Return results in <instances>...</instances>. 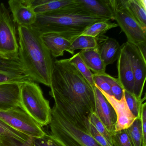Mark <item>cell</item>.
Returning <instances> with one entry per match:
<instances>
[{"instance_id":"6da1fadb","label":"cell","mask_w":146,"mask_h":146,"mask_svg":"<svg viewBox=\"0 0 146 146\" xmlns=\"http://www.w3.org/2000/svg\"><path fill=\"white\" fill-rule=\"evenodd\" d=\"M94 87L69 58L54 61L49 94L54 105L70 121L88 133L90 117L95 110Z\"/></svg>"},{"instance_id":"7a4b0ae2","label":"cell","mask_w":146,"mask_h":146,"mask_svg":"<svg viewBox=\"0 0 146 146\" xmlns=\"http://www.w3.org/2000/svg\"><path fill=\"white\" fill-rule=\"evenodd\" d=\"M110 21L94 15L75 0L71 5L54 11L37 15L31 27L40 35L58 33L72 42L93 24Z\"/></svg>"},{"instance_id":"3957f363","label":"cell","mask_w":146,"mask_h":146,"mask_svg":"<svg viewBox=\"0 0 146 146\" xmlns=\"http://www.w3.org/2000/svg\"><path fill=\"white\" fill-rule=\"evenodd\" d=\"M19 55L32 80L50 87L53 58L40 34L32 27L18 26Z\"/></svg>"},{"instance_id":"277c9868","label":"cell","mask_w":146,"mask_h":146,"mask_svg":"<svg viewBox=\"0 0 146 146\" xmlns=\"http://www.w3.org/2000/svg\"><path fill=\"white\" fill-rule=\"evenodd\" d=\"M51 135L62 146H101L89 133L70 121L54 105L51 111Z\"/></svg>"},{"instance_id":"5b68a950","label":"cell","mask_w":146,"mask_h":146,"mask_svg":"<svg viewBox=\"0 0 146 146\" xmlns=\"http://www.w3.org/2000/svg\"><path fill=\"white\" fill-rule=\"evenodd\" d=\"M20 103L21 108L41 127L49 124L52 109L37 83L30 81L21 84Z\"/></svg>"},{"instance_id":"8992f818","label":"cell","mask_w":146,"mask_h":146,"mask_svg":"<svg viewBox=\"0 0 146 146\" xmlns=\"http://www.w3.org/2000/svg\"><path fill=\"white\" fill-rule=\"evenodd\" d=\"M114 20L124 33L129 43L137 45L146 42V29H144L130 15L122 0H109Z\"/></svg>"},{"instance_id":"52a82bcc","label":"cell","mask_w":146,"mask_h":146,"mask_svg":"<svg viewBox=\"0 0 146 146\" xmlns=\"http://www.w3.org/2000/svg\"><path fill=\"white\" fill-rule=\"evenodd\" d=\"M0 119L32 138L42 137L46 134L41 126L20 107L0 110Z\"/></svg>"},{"instance_id":"ba28073f","label":"cell","mask_w":146,"mask_h":146,"mask_svg":"<svg viewBox=\"0 0 146 146\" xmlns=\"http://www.w3.org/2000/svg\"><path fill=\"white\" fill-rule=\"evenodd\" d=\"M16 24L5 4L0 5V53L12 55L18 54V39Z\"/></svg>"},{"instance_id":"9c48e42d","label":"cell","mask_w":146,"mask_h":146,"mask_svg":"<svg viewBox=\"0 0 146 146\" xmlns=\"http://www.w3.org/2000/svg\"><path fill=\"white\" fill-rule=\"evenodd\" d=\"M32 81L17 54L0 53V84Z\"/></svg>"},{"instance_id":"30bf717a","label":"cell","mask_w":146,"mask_h":146,"mask_svg":"<svg viewBox=\"0 0 146 146\" xmlns=\"http://www.w3.org/2000/svg\"><path fill=\"white\" fill-rule=\"evenodd\" d=\"M130 56L134 77L133 95L137 99L142 98L146 78V60L135 44L126 42Z\"/></svg>"},{"instance_id":"8fae6325","label":"cell","mask_w":146,"mask_h":146,"mask_svg":"<svg viewBox=\"0 0 146 146\" xmlns=\"http://www.w3.org/2000/svg\"><path fill=\"white\" fill-rule=\"evenodd\" d=\"M95 113L111 135L116 132L117 117L112 106L95 85Z\"/></svg>"},{"instance_id":"7c38bea8","label":"cell","mask_w":146,"mask_h":146,"mask_svg":"<svg viewBox=\"0 0 146 146\" xmlns=\"http://www.w3.org/2000/svg\"><path fill=\"white\" fill-rule=\"evenodd\" d=\"M117 60L118 80L124 90L133 94L134 74L127 42L121 46Z\"/></svg>"},{"instance_id":"4fadbf2b","label":"cell","mask_w":146,"mask_h":146,"mask_svg":"<svg viewBox=\"0 0 146 146\" xmlns=\"http://www.w3.org/2000/svg\"><path fill=\"white\" fill-rule=\"evenodd\" d=\"M8 3L13 19L18 26L30 27L35 23L37 15L30 0H10Z\"/></svg>"},{"instance_id":"5bb4252c","label":"cell","mask_w":146,"mask_h":146,"mask_svg":"<svg viewBox=\"0 0 146 146\" xmlns=\"http://www.w3.org/2000/svg\"><path fill=\"white\" fill-rule=\"evenodd\" d=\"M99 90L112 106L116 113L117 117L116 131L125 130L129 128L136 118L128 108L124 94L121 100H118L112 96L109 95L101 90Z\"/></svg>"},{"instance_id":"9a60e30c","label":"cell","mask_w":146,"mask_h":146,"mask_svg":"<svg viewBox=\"0 0 146 146\" xmlns=\"http://www.w3.org/2000/svg\"><path fill=\"white\" fill-rule=\"evenodd\" d=\"M21 83H9L0 84V110L21 108L20 89Z\"/></svg>"},{"instance_id":"2e32d148","label":"cell","mask_w":146,"mask_h":146,"mask_svg":"<svg viewBox=\"0 0 146 146\" xmlns=\"http://www.w3.org/2000/svg\"><path fill=\"white\" fill-rule=\"evenodd\" d=\"M97 39L101 58L105 66L111 64L117 60L121 46L117 40L103 35Z\"/></svg>"},{"instance_id":"e0dca14e","label":"cell","mask_w":146,"mask_h":146,"mask_svg":"<svg viewBox=\"0 0 146 146\" xmlns=\"http://www.w3.org/2000/svg\"><path fill=\"white\" fill-rule=\"evenodd\" d=\"M41 39L52 58L63 56L71 42L58 33H46L40 35Z\"/></svg>"},{"instance_id":"ac0fdd59","label":"cell","mask_w":146,"mask_h":146,"mask_svg":"<svg viewBox=\"0 0 146 146\" xmlns=\"http://www.w3.org/2000/svg\"><path fill=\"white\" fill-rule=\"evenodd\" d=\"M77 1L94 15L110 21L114 20L109 0H77Z\"/></svg>"},{"instance_id":"d6986e66","label":"cell","mask_w":146,"mask_h":146,"mask_svg":"<svg viewBox=\"0 0 146 146\" xmlns=\"http://www.w3.org/2000/svg\"><path fill=\"white\" fill-rule=\"evenodd\" d=\"M79 53L84 62L94 74L100 75L106 72V66L101 58L98 47L81 50Z\"/></svg>"},{"instance_id":"ffe728a7","label":"cell","mask_w":146,"mask_h":146,"mask_svg":"<svg viewBox=\"0 0 146 146\" xmlns=\"http://www.w3.org/2000/svg\"><path fill=\"white\" fill-rule=\"evenodd\" d=\"M31 4L36 15L54 11L74 3L75 0H30Z\"/></svg>"},{"instance_id":"44dd1931","label":"cell","mask_w":146,"mask_h":146,"mask_svg":"<svg viewBox=\"0 0 146 146\" xmlns=\"http://www.w3.org/2000/svg\"><path fill=\"white\" fill-rule=\"evenodd\" d=\"M130 15L144 29H146V0H122Z\"/></svg>"},{"instance_id":"7402d4cb","label":"cell","mask_w":146,"mask_h":146,"mask_svg":"<svg viewBox=\"0 0 146 146\" xmlns=\"http://www.w3.org/2000/svg\"><path fill=\"white\" fill-rule=\"evenodd\" d=\"M98 47L97 38L87 35H80L75 38L71 43L66 52L74 55L78 49L85 50Z\"/></svg>"},{"instance_id":"603a6c76","label":"cell","mask_w":146,"mask_h":146,"mask_svg":"<svg viewBox=\"0 0 146 146\" xmlns=\"http://www.w3.org/2000/svg\"><path fill=\"white\" fill-rule=\"evenodd\" d=\"M117 24L111 21H102L93 24L87 28L80 35H87L98 38L109 30L118 27Z\"/></svg>"},{"instance_id":"cb8c5ba5","label":"cell","mask_w":146,"mask_h":146,"mask_svg":"<svg viewBox=\"0 0 146 146\" xmlns=\"http://www.w3.org/2000/svg\"><path fill=\"white\" fill-rule=\"evenodd\" d=\"M126 131L132 146H146L143 141V135L140 118H136Z\"/></svg>"},{"instance_id":"d4e9b609","label":"cell","mask_w":146,"mask_h":146,"mask_svg":"<svg viewBox=\"0 0 146 146\" xmlns=\"http://www.w3.org/2000/svg\"><path fill=\"white\" fill-rule=\"evenodd\" d=\"M69 60L75 66L79 72L90 84V85L92 87H94V83L93 80V73L84 62L79 55V52L74 54L71 58H69Z\"/></svg>"},{"instance_id":"484cf974","label":"cell","mask_w":146,"mask_h":146,"mask_svg":"<svg viewBox=\"0 0 146 146\" xmlns=\"http://www.w3.org/2000/svg\"><path fill=\"white\" fill-rule=\"evenodd\" d=\"M123 94L127 106L131 113L136 118H140L142 104L146 100V95L141 100H139L133 94L124 90Z\"/></svg>"},{"instance_id":"4316f807","label":"cell","mask_w":146,"mask_h":146,"mask_svg":"<svg viewBox=\"0 0 146 146\" xmlns=\"http://www.w3.org/2000/svg\"><path fill=\"white\" fill-rule=\"evenodd\" d=\"M0 136L13 138L22 143L28 142L31 137L16 130L0 119Z\"/></svg>"},{"instance_id":"83f0119b","label":"cell","mask_w":146,"mask_h":146,"mask_svg":"<svg viewBox=\"0 0 146 146\" xmlns=\"http://www.w3.org/2000/svg\"><path fill=\"white\" fill-rule=\"evenodd\" d=\"M98 75L101 77L109 84L113 96L116 100H120L123 96L124 90L120 85L117 78L111 76L106 72Z\"/></svg>"},{"instance_id":"f1b7e54d","label":"cell","mask_w":146,"mask_h":146,"mask_svg":"<svg viewBox=\"0 0 146 146\" xmlns=\"http://www.w3.org/2000/svg\"><path fill=\"white\" fill-rule=\"evenodd\" d=\"M89 122L94 126L96 130L106 138L108 143L112 146L111 135L108 132L95 113H93L90 115Z\"/></svg>"},{"instance_id":"f546056e","label":"cell","mask_w":146,"mask_h":146,"mask_svg":"<svg viewBox=\"0 0 146 146\" xmlns=\"http://www.w3.org/2000/svg\"><path fill=\"white\" fill-rule=\"evenodd\" d=\"M112 146H132L126 130L116 131L111 136Z\"/></svg>"},{"instance_id":"4dcf8cb0","label":"cell","mask_w":146,"mask_h":146,"mask_svg":"<svg viewBox=\"0 0 146 146\" xmlns=\"http://www.w3.org/2000/svg\"><path fill=\"white\" fill-rule=\"evenodd\" d=\"M32 146H62L51 135L46 133L42 137L32 138Z\"/></svg>"},{"instance_id":"1f68e13d","label":"cell","mask_w":146,"mask_h":146,"mask_svg":"<svg viewBox=\"0 0 146 146\" xmlns=\"http://www.w3.org/2000/svg\"><path fill=\"white\" fill-rule=\"evenodd\" d=\"M0 146H32V138L26 143H22L10 137L0 136Z\"/></svg>"},{"instance_id":"d6a6232c","label":"cell","mask_w":146,"mask_h":146,"mask_svg":"<svg viewBox=\"0 0 146 146\" xmlns=\"http://www.w3.org/2000/svg\"><path fill=\"white\" fill-rule=\"evenodd\" d=\"M93 80L95 85L102 91L110 96H112L109 84L101 77L97 74H93Z\"/></svg>"},{"instance_id":"836d02e7","label":"cell","mask_w":146,"mask_h":146,"mask_svg":"<svg viewBox=\"0 0 146 146\" xmlns=\"http://www.w3.org/2000/svg\"><path fill=\"white\" fill-rule=\"evenodd\" d=\"M89 133L101 146H110L111 145L108 143L106 138L96 130L94 126L90 122Z\"/></svg>"},{"instance_id":"e575fe53","label":"cell","mask_w":146,"mask_h":146,"mask_svg":"<svg viewBox=\"0 0 146 146\" xmlns=\"http://www.w3.org/2000/svg\"><path fill=\"white\" fill-rule=\"evenodd\" d=\"M140 118L141 124L143 141L144 143H146V103L145 101L142 104Z\"/></svg>"},{"instance_id":"d590c367","label":"cell","mask_w":146,"mask_h":146,"mask_svg":"<svg viewBox=\"0 0 146 146\" xmlns=\"http://www.w3.org/2000/svg\"><path fill=\"white\" fill-rule=\"evenodd\" d=\"M143 56L146 59V42H142L136 45Z\"/></svg>"},{"instance_id":"8d00e7d4","label":"cell","mask_w":146,"mask_h":146,"mask_svg":"<svg viewBox=\"0 0 146 146\" xmlns=\"http://www.w3.org/2000/svg\"><path fill=\"white\" fill-rule=\"evenodd\" d=\"M110 146H111V145H110Z\"/></svg>"}]
</instances>
